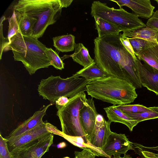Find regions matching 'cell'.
Here are the masks:
<instances>
[{
	"label": "cell",
	"instance_id": "6da1fadb",
	"mask_svg": "<svg viewBox=\"0 0 158 158\" xmlns=\"http://www.w3.org/2000/svg\"><path fill=\"white\" fill-rule=\"evenodd\" d=\"M117 35L94 40V62L108 76L121 78L141 88L134 60Z\"/></svg>",
	"mask_w": 158,
	"mask_h": 158
},
{
	"label": "cell",
	"instance_id": "7a4b0ae2",
	"mask_svg": "<svg viewBox=\"0 0 158 158\" xmlns=\"http://www.w3.org/2000/svg\"><path fill=\"white\" fill-rule=\"evenodd\" d=\"M47 48L38 39L32 36H23L19 31L11 38L3 51L12 50L15 60L21 61L31 75L40 69L51 65Z\"/></svg>",
	"mask_w": 158,
	"mask_h": 158
},
{
	"label": "cell",
	"instance_id": "3957f363",
	"mask_svg": "<svg viewBox=\"0 0 158 158\" xmlns=\"http://www.w3.org/2000/svg\"><path fill=\"white\" fill-rule=\"evenodd\" d=\"M87 94L92 98L112 104L113 105L133 102L137 98L136 88L123 79L108 76L97 79L86 85Z\"/></svg>",
	"mask_w": 158,
	"mask_h": 158
},
{
	"label": "cell",
	"instance_id": "277c9868",
	"mask_svg": "<svg viewBox=\"0 0 158 158\" xmlns=\"http://www.w3.org/2000/svg\"><path fill=\"white\" fill-rule=\"evenodd\" d=\"M14 10L37 20L32 36L41 37L46 28L55 23L61 15L62 7L59 0H19Z\"/></svg>",
	"mask_w": 158,
	"mask_h": 158
},
{
	"label": "cell",
	"instance_id": "5b68a950",
	"mask_svg": "<svg viewBox=\"0 0 158 158\" xmlns=\"http://www.w3.org/2000/svg\"><path fill=\"white\" fill-rule=\"evenodd\" d=\"M91 81L84 78L73 76L64 79L60 76L51 75L41 80L38 85V91L44 99L48 100L53 105L61 97L70 98L84 92L86 85Z\"/></svg>",
	"mask_w": 158,
	"mask_h": 158
},
{
	"label": "cell",
	"instance_id": "8992f818",
	"mask_svg": "<svg viewBox=\"0 0 158 158\" xmlns=\"http://www.w3.org/2000/svg\"><path fill=\"white\" fill-rule=\"evenodd\" d=\"M86 99L84 92L69 98V102L58 109L56 115L60 120L62 131L58 130L57 135H63L74 137H81L88 145V141L81 124L79 115L80 110Z\"/></svg>",
	"mask_w": 158,
	"mask_h": 158
},
{
	"label": "cell",
	"instance_id": "52a82bcc",
	"mask_svg": "<svg viewBox=\"0 0 158 158\" xmlns=\"http://www.w3.org/2000/svg\"><path fill=\"white\" fill-rule=\"evenodd\" d=\"M90 14L113 24L123 32L146 26L134 13H129L122 7L119 9L110 7L99 1L92 3Z\"/></svg>",
	"mask_w": 158,
	"mask_h": 158
},
{
	"label": "cell",
	"instance_id": "ba28073f",
	"mask_svg": "<svg viewBox=\"0 0 158 158\" xmlns=\"http://www.w3.org/2000/svg\"><path fill=\"white\" fill-rule=\"evenodd\" d=\"M53 139V134L50 133L38 140L15 149L10 152L13 158H41L49 151Z\"/></svg>",
	"mask_w": 158,
	"mask_h": 158
},
{
	"label": "cell",
	"instance_id": "9c48e42d",
	"mask_svg": "<svg viewBox=\"0 0 158 158\" xmlns=\"http://www.w3.org/2000/svg\"><path fill=\"white\" fill-rule=\"evenodd\" d=\"M51 132L48 129L47 123L44 122L34 128L21 135L15 137L6 139L8 149L12 150L27 144L39 139Z\"/></svg>",
	"mask_w": 158,
	"mask_h": 158
},
{
	"label": "cell",
	"instance_id": "30bf717a",
	"mask_svg": "<svg viewBox=\"0 0 158 158\" xmlns=\"http://www.w3.org/2000/svg\"><path fill=\"white\" fill-rule=\"evenodd\" d=\"M134 60L142 86L158 95V70L137 58Z\"/></svg>",
	"mask_w": 158,
	"mask_h": 158
},
{
	"label": "cell",
	"instance_id": "8fae6325",
	"mask_svg": "<svg viewBox=\"0 0 158 158\" xmlns=\"http://www.w3.org/2000/svg\"><path fill=\"white\" fill-rule=\"evenodd\" d=\"M101 150L110 158L112 156L124 154L128 150H133L132 143L129 140L125 134L111 131Z\"/></svg>",
	"mask_w": 158,
	"mask_h": 158
},
{
	"label": "cell",
	"instance_id": "7c38bea8",
	"mask_svg": "<svg viewBox=\"0 0 158 158\" xmlns=\"http://www.w3.org/2000/svg\"><path fill=\"white\" fill-rule=\"evenodd\" d=\"M98 114L92 98H86L83 106L79 110V115L81 124L88 141L93 132Z\"/></svg>",
	"mask_w": 158,
	"mask_h": 158
},
{
	"label": "cell",
	"instance_id": "4fadbf2b",
	"mask_svg": "<svg viewBox=\"0 0 158 158\" xmlns=\"http://www.w3.org/2000/svg\"><path fill=\"white\" fill-rule=\"evenodd\" d=\"M111 123L106 120L101 114H98L93 132L88 140V145L90 147L101 149L105 145L111 131Z\"/></svg>",
	"mask_w": 158,
	"mask_h": 158
},
{
	"label": "cell",
	"instance_id": "5bb4252c",
	"mask_svg": "<svg viewBox=\"0 0 158 158\" xmlns=\"http://www.w3.org/2000/svg\"><path fill=\"white\" fill-rule=\"evenodd\" d=\"M110 1L116 3L120 7L125 6L129 8L138 17L148 19L154 13L155 7L150 0H120Z\"/></svg>",
	"mask_w": 158,
	"mask_h": 158
},
{
	"label": "cell",
	"instance_id": "9a60e30c",
	"mask_svg": "<svg viewBox=\"0 0 158 158\" xmlns=\"http://www.w3.org/2000/svg\"><path fill=\"white\" fill-rule=\"evenodd\" d=\"M53 104L50 103L44 106L40 110L36 111L33 115L19 125L10 132L9 135L5 138L8 139L19 136L43 122L42 118L46 114L48 109Z\"/></svg>",
	"mask_w": 158,
	"mask_h": 158
},
{
	"label": "cell",
	"instance_id": "2e32d148",
	"mask_svg": "<svg viewBox=\"0 0 158 158\" xmlns=\"http://www.w3.org/2000/svg\"><path fill=\"white\" fill-rule=\"evenodd\" d=\"M103 109L106 114L108 121L110 123L114 122L123 123L126 125L131 131H132L133 128L139 123L117 109L116 105H113Z\"/></svg>",
	"mask_w": 158,
	"mask_h": 158
},
{
	"label": "cell",
	"instance_id": "e0dca14e",
	"mask_svg": "<svg viewBox=\"0 0 158 158\" xmlns=\"http://www.w3.org/2000/svg\"><path fill=\"white\" fill-rule=\"evenodd\" d=\"M122 35L128 38H140L158 43V30L147 26L135 30L123 32Z\"/></svg>",
	"mask_w": 158,
	"mask_h": 158
},
{
	"label": "cell",
	"instance_id": "ac0fdd59",
	"mask_svg": "<svg viewBox=\"0 0 158 158\" xmlns=\"http://www.w3.org/2000/svg\"><path fill=\"white\" fill-rule=\"evenodd\" d=\"M72 76L74 77H82L86 80L91 81L108 77L94 61L76 72Z\"/></svg>",
	"mask_w": 158,
	"mask_h": 158
},
{
	"label": "cell",
	"instance_id": "d6986e66",
	"mask_svg": "<svg viewBox=\"0 0 158 158\" xmlns=\"http://www.w3.org/2000/svg\"><path fill=\"white\" fill-rule=\"evenodd\" d=\"M17 18L19 30L23 36H32L34 28L37 20L25 14H21L15 10Z\"/></svg>",
	"mask_w": 158,
	"mask_h": 158
},
{
	"label": "cell",
	"instance_id": "ffe728a7",
	"mask_svg": "<svg viewBox=\"0 0 158 158\" xmlns=\"http://www.w3.org/2000/svg\"><path fill=\"white\" fill-rule=\"evenodd\" d=\"M98 37L117 35L121 31L114 24L96 16H94Z\"/></svg>",
	"mask_w": 158,
	"mask_h": 158
},
{
	"label": "cell",
	"instance_id": "44dd1931",
	"mask_svg": "<svg viewBox=\"0 0 158 158\" xmlns=\"http://www.w3.org/2000/svg\"><path fill=\"white\" fill-rule=\"evenodd\" d=\"M75 51L69 56L73 60L85 68L93 63L94 60L90 57L88 49L81 43L76 44Z\"/></svg>",
	"mask_w": 158,
	"mask_h": 158
},
{
	"label": "cell",
	"instance_id": "7402d4cb",
	"mask_svg": "<svg viewBox=\"0 0 158 158\" xmlns=\"http://www.w3.org/2000/svg\"><path fill=\"white\" fill-rule=\"evenodd\" d=\"M52 39L53 46L59 51L67 52L75 49V37L72 34L57 36Z\"/></svg>",
	"mask_w": 158,
	"mask_h": 158
},
{
	"label": "cell",
	"instance_id": "603a6c76",
	"mask_svg": "<svg viewBox=\"0 0 158 158\" xmlns=\"http://www.w3.org/2000/svg\"><path fill=\"white\" fill-rule=\"evenodd\" d=\"M137 58L158 70V43L136 56Z\"/></svg>",
	"mask_w": 158,
	"mask_h": 158
},
{
	"label": "cell",
	"instance_id": "cb8c5ba5",
	"mask_svg": "<svg viewBox=\"0 0 158 158\" xmlns=\"http://www.w3.org/2000/svg\"><path fill=\"white\" fill-rule=\"evenodd\" d=\"M133 150L141 158H158V146L146 147L132 143Z\"/></svg>",
	"mask_w": 158,
	"mask_h": 158
},
{
	"label": "cell",
	"instance_id": "d4e9b609",
	"mask_svg": "<svg viewBox=\"0 0 158 158\" xmlns=\"http://www.w3.org/2000/svg\"><path fill=\"white\" fill-rule=\"evenodd\" d=\"M129 40L136 56L158 43L139 38H129Z\"/></svg>",
	"mask_w": 158,
	"mask_h": 158
},
{
	"label": "cell",
	"instance_id": "484cf974",
	"mask_svg": "<svg viewBox=\"0 0 158 158\" xmlns=\"http://www.w3.org/2000/svg\"><path fill=\"white\" fill-rule=\"evenodd\" d=\"M125 114L138 123L145 120L158 118V113L150 109L141 113Z\"/></svg>",
	"mask_w": 158,
	"mask_h": 158
},
{
	"label": "cell",
	"instance_id": "4316f807",
	"mask_svg": "<svg viewBox=\"0 0 158 158\" xmlns=\"http://www.w3.org/2000/svg\"><path fill=\"white\" fill-rule=\"evenodd\" d=\"M116 108L125 113H141L150 110L148 107L139 104L119 105L116 106Z\"/></svg>",
	"mask_w": 158,
	"mask_h": 158
},
{
	"label": "cell",
	"instance_id": "83f0119b",
	"mask_svg": "<svg viewBox=\"0 0 158 158\" xmlns=\"http://www.w3.org/2000/svg\"><path fill=\"white\" fill-rule=\"evenodd\" d=\"M47 52L50 61L51 65L57 69L64 68V63L57 53L51 48H47Z\"/></svg>",
	"mask_w": 158,
	"mask_h": 158
},
{
	"label": "cell",
	"instance_id": "f1b7e54d",
	"mask_svg": "<svg viewBox=\"0 0 158 158\" xmlns=\"http://www.w3.org/2000/svg\"><path fill=\"white\" fill-rule=\"evenodd\" d=\"M8 21L9 29L7 37L6 38L9 43L11 38L17 34L19 30L18 22L14 10L11 16L9 18Z\"/></svg>",
	"mask_w": 158,
	"mask_h": 158
},
{
	"label": "cell",
	"instance_id": "f546056e",
	"mask_svg": "<svg viewBox=\"0 0 158 158\" xmlns=\"http://www.w3.org/2000/svg\"><path fill=\"white\" fill-rule=\"evenodd\" d=\"M0 158H13L9 151L6 140L0 135Z\"/></svg>",
	"mask_w": 158,
	"mask_h": 158
},
{
	"label": "cell",
	"instance_id": "4dcf8cb0",
	"mask_svg": "<svg viewBox=\"0 0 158 158\" xmlns=\"http://www.w3.org/2000/svg\"><path fill=\"white\" fill-rule=\"evenodd\" d=\"M74 158H96V155L89 148H85L81 152L75 151Z\"/></svg>",
	"mask_w": 158,
	"mask_h": 158
},
{
	"label": "cell",
	"instance_id": "1f68e13d",
	"mask_svg": "<svg viewBox=\"0 0 158 158\" xmlns=\"http://www.w3.org/2000/svg\"><path fill=\"white\" fill-rule=\"evenodd\" d=\"M5 16H2L0 19V60L2 59V55L3 51L4 49L6 46L9 43L8 40L7 38H5L3 34V22L5 20Z\"/></svg>",
	"mask_w": 158,
	"mask_h": 158
},
{
	"label": "cell",
	"instance_id": "d6a6232c",
	"mask_svg": "<svg viewBox=\"0 0 158 158\" xmlns=\"http://www.w3.org/2000/svg\"><path fill=\"white\" fill-rule=\"evenodd\" d=\"M120 39L126 48L133 58L134 60L136 59L137 57L134 53L132 47L129 41V38L123 36L121 33Z\"/></svg>",
	"mask_w": 158,
	"mask_h": 158
},
{
	"label": "cell",
	"instance_id": "836d02e7",
	"mask_svg": "<svg viewBox=\"0 0 158 158\" xmlns=\"http://www.w3.org/2000/svg\"><path fill=\"white\" fill-rule=\"evenodd\" d=\"M146 25L158 30V10L154 12L147 21Z\"/></svg>",
	"mask_w": 158,
	"mask_h": 158
},
{
	"label": "cell",
	"instance_id": "e575fe53",
	"mask_svg": "<svg viewBox=\"0 0 158 158\" xmlns=\"http://www.w3.org/2000/svg\"><path fill=\"white\" fill-rule=\"evenodd\" d=\"M69 101L67 97H62L60 98L56 102L55 105L57 109L66 105Z\"/></svg>",
	"mask_w": 158,
	"mask_h": 158
},
{
	"label": "cell",
	"instance_id": "d590c367",
	"mask_svg": "<svg viewBox=\"0 0 158 158\" xmlns=\"http://www.w3.org/2000/svg\"><path fill=\"white\" fill-rule=\"evenodd\" d=\"M62 8H66L69 6L73 1V0H59Z\"/></svg>",
	"mask_w": 158,
	"mask_h": 158
},
{
	"label": "cell",
	"instance_id": "8d00e7d4",
	"mask_svg": "<svg viewBox=\"0 0 158 158\" xmlns=\"http://www.w3.org/2000/svg\"><path fill=\"white\" fill-rule=\"evenodd\" d=\"M124 155V156L123 157H122L120 156V155H114L113 158H132L131 156L130 155L125 154Z\"/></svg>",
	"mask_w": 158,
	"mask_h": 158
},
{
	"label": "cell",
	"instance_id": "74e56055",
	"mask_svg": "<svg viewBox=\"0 0 158 158\" xmlns=\"http://www.w3.org/2000/svg\"><path fill=\"white\" fill-rule=\"evenodd\" d=\"M66 146V144L64 142H62L57 145V147L58 148H63L65 147Z\"/></svg>",
	"mask_w": 158,
	"mask_h": 158
},
{
	"label": "cell",
	"instance_id": "f35d334b",
	"mask_svg": "<svg viewBox=\"0 0 158 158\" xmlns=\"http://www.w3.org/2000/svg\"><path fill=\"white\" fill-rule=\"evenodd\" d=\"M149 109L158 113V106L149 107Z\"/></svg>",
	"mask_w": 158,
	"mask_h": 158
},
{
	"label": "cell",
	"instance_id": "ab89813d",
	"mask_svg": "<svg viewBox=\"0 0 158 158\" xmlns=\"http://www.w3.org/2000/svg\"><path fill=\"white\" fill-rule=\"evenodd\" d=\"M155 1L158 4V0H155Z\"/></svg>",
	"mask_w": 158,
	"mask_h": 158
},
{
	"label": "cell",
	"instance_id": "60d3db41",
	"mask_svg": "<svg viewBox=\"0 0 158 158\" xmlns=\"http://www.w3.org/2000/svg\"><path fill=\"white\" fill-rule=\"evenodd\" d=\"M63 158H70L69 157H64Z\"/></svg>",
	"mask_w": 158,
	"mask_h": 158
}]
</instances>
